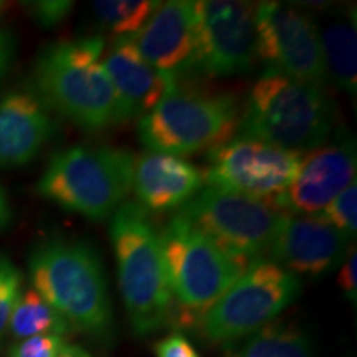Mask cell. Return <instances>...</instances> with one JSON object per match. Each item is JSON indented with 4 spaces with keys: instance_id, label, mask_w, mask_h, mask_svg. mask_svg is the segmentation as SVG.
I'll list each match as a JSON object with an SVG mask.
<instances>
[{
    "instance_id": "cell-1",
    "label": "cell",
    "mask_w": 357,
    "mask_h": 357,
    "mask_svg": "<svg viewBox=\"0 0 357 357\" xmlns=\"http://www.w3.org/2000/svg\"><path fill=\"white\" fill-rule=\"evenodd\" d=\"M105 40L83 37L48 45L35 61L26 86L53 113L84 131L124 123L121 106L101 55Z\"/></svg>"
},
{
    "instance_id": "cell-2",
    "label": "cell",
    "mask_w": 357,
    "mask_h": 357,
    "mask_svg": "<svg viewBox=\"0 0 357 357\" xmlns=\"http://www.w3.org/2000/svg\"><path fill=\"white\" fill-rule=\"evenodd\" d=\"M33 289L75 331L108 341L113 306L100 255L78 240L52 238L33 248L29 260Z\"/></svg>"
},
{
    "instance_id": "cell-3",
    "label": "cell",
    "mask_w": 357,
    "mask_h": 357,
    "mask_svg": "<svg viewBox=\"0 0 357 357\" xmlns=\"http://www.w3.org/2000/svg\"><path fill=\"white\" fill-rule=\"evenodd\" d=\"M336 118L324 86L265 71L240 109L236 136L306 153L328 141Z\"/></svg>"
},
{
    "instance_id": "cell-4",
    "label": "cell",
    "mask_w": 357,
    "mask_h": 357,
    "mask_svg": "<svg viewBox=\"0 0 357 357\" xmlns=\"http://www.w3.org/2000/svg\"><path fill=\"white\" fill-rule=\"evenodd\" d=\"M118 283L132 331L147 336L174 318L159 231L149 212L137 202H124L111 222Z\"/></svg>"
},
{
    "instance_id": "cell-5",
    "label": "cell",
    "mask_w": 357,
    "mask_h": 357,
    "mask_svg": "<svg viewBox=\"0 0 357 357\" xmlns=\"http://www.w3.org/2000/svg\"><path fill=\"white\" fill-rule=\"evenodd\" d=\"M134 154L113 146H71L52 155L38 178L45 200L88 220L114 215L132 190Z\"/></svg>"
},
{
    "instance_id": "cell-6",
    "label": "cell",
    "mask_w": 357,
    "mask_h": 357,
    "mask_svg": "<svg viewBox=\"0 0 357 357\" xmlns=\"http://www.w3.org/2000/svg\"><path fill=\"white\" fill-rule=\"evenodd\" d=\"M159 238L169 289L181 311L177 321L184 324H197L250 265L178 213L169 218Z\"/></svg>"
},
{
    "instance_id": "cell-7",
    "label": "cell",
    "mask_w": 357,
    "mask_h": 357,
    "mask_svg": "<svg viewBox=\"0 0 357 357\" xmlns=\"http://www.w3.org/2000/svg\"><path fill=\"white\" fill-rule=\"evenodd\" d=\"M238 98L176 88L153 111L139 118L137 136L151 153L184 158L211 151L235 137Z\"/></svg>"
},
{
    "instance_id": "cell-8",
    "label": "cell",
    "mask_w": 357,
    "mask_h": 357,
    "mask_svg": "<svg viewBox=\"0 0 357 357\" xmlns=\"http://www.w3.org/2000/svg\"><path fill=\"white\" fill-rule=\"evenodd\" d=\"M300 291L296 275L266 258H257L204 312L197 323L200 334L212 344H234L271 323Z\"/></svg>"
},
{
    "instance_id": "cell-9",
    "label": "cell",
    "mask_w": 357,
    "mask_h": 357,
    "mask_svg": "<svg viewBox=\"0 0 357 357\" xmlns=\"http://www.w3.org/2000/svg\"><path fill=\"white\" fill-rule=\"evenodd\" d=\"M177 213L220 247L250 261L266 258L283 217L271 204L211 185L200 189Z\"/></svg>"
},
{
    "instance_id": "cell-10",
    "label": "cell",
    "mask_w": 357,
    "mask_h": 357,
    "mask_svg": "<svg viewBox=\"0 0 357 357\" xmlns=\"http://www.w3.org/2000/svg\"><path fill=\"white\" fill-rule=\"evenodd\" d=\"M305 153L235 136L207 154L205 184L273 205L293 184Z\"/></svg>"
},
{
    "instance_id": "cell-11",
    "label": "cell",
    "mask_w": 357,
    "mask_h": 357,
    "mask_svg": "<svg viewBox=\"0 0 357 357\" xmlns=\"http://www.w3.org/2000/svg\"><path fill=\"white\" fill-rule=\"evenodd\" d=\"M257 60L268 73L324 86L326 71L318 24L300 7L281 2L255 3Z\"/></svg>"
},
{
    "instance_id": "cell-12",
    "label": "cell",
    "mask_w": 357,
    "mask_h": 357,
    "mask_svg": "<svg viewBox=\"0 0 357 357\" xmlns=\"http://www.w3.org/2000/svg\"><path fill=\"white\" fill-rule=\"evenodd\" d=\"M257 63L255 3L235 0L195 2L192 71L208 78L235 77Z\"/></svg>"
},
{
    "instance_id": "cell-13",
    "label": "cell",
    "mask_w": 357,
    "mask_h": 357,
    "mask_svg": "<svg viewBox=\"0 0 357 357\" xmlns=\"http://www.w3.org/2000/svg\"><path fill=\"white\" fill-rule=\"evenodd\" d=\"M357 154L352 136L339 137L305 154L300 172L273 207L287 215H312L356 182Z\"/></svg>"
},
{
    "instance_id": "cell-14",
    "label": "cell",
    "mask_w": 357,
    "mask_h": 357,
    "mask_svg": "<svg viewBox=\"0 0 357 357\" xmlns=\"http://www.w3.org/2000/svg\"><path fill=\"white\" fill-rule=\"evenodd\" d=\"M349 236L312 215L283 213L266 260L289 271L319 276L334 270L344 258Z\"/></svg>"
},
{
    "instance_id": "cell-15",
    "label": "cell",
    "mask_w": 357,
    "mask_h": 357,
    "mask_svg": "<svg viewBox=\"0 0 357 357\" xmlns=\"http://www.w3.org/2000/svg\"><path fill=\"white\" fill-rule=\"evenodd\" d=\"M102 65L118 96L124 121L142 118L177 88V78L151 65L137 50L131 35L113 40Z\"/></svg>"
},
{
    "instance_id": "cell-16",
    "label": "cell",
    "mask_w": 357,
    "mask_h": 357,
    "mask_svg": "<svg viewBox=\"0 0 357 357\" xmlns=\"http://www.w3.org/2000/svg\"><path fill=\"white\" fill-rule=\"evenodd\" d=\"M134 45L142 56L164 73L192 71L195 52V2L169 0L159 3L136 35Z\"/></svg>"
},
{
    "instance_id": "cell-17",
    "label": "cell",
    "mask_w": 357,
    "mask_h": 357,
    "mask_svg": "<svg viewBox=\"0 0 357 357\" xmlns=\"http://www.w3.org/2000/svg\"><path fill=\"white\" fill-rule=\"evenodd\" d=\"M52 111L25 89L0 98V169L24 167L38 158L55 134Z\"/></svg>"
},
{
    "instance_id": "cell-18",
    "label": "cell",
    "mask_w": 357,
    "mask_h": 357,
    "mask_svg": "<svg viewBox=\"0 0 357 357\" xmlns=\"http://www.w3.org/2000/svg\"><path fill=\"white\" fill-rule=\"evenodd\" d=\"M204 184L202 169L184 158L151 151L134 158L132 190L146 212L181 208Z\"/></svg>"
},
{
    "instance_id": "cell-19",
    "label": "cell",
    "mask_w": 357,
    "mask_h": 357,
    "mask_svg": "<svg viewBox=\"0 0 357 357\" xmlns=\"http://www.w3.org/2000/svg\"><path fill=\"white\" fill-rule=\"evenodd\" d=\"M328 78L344 89L347 95L356 96L357 84V35L354 10L349 15L333 17L319 30Z\"/></svg>"
},
{
    "instance_id": "cell-20",
    "label": "cell",
    "mask_w": 357,
    "mask_h": 357,
    "mask_svg": "<svg viewBox=\"0 0 357 357\" xmlns=\"http://www.w3.org/2000/svg\"><path fill=\"white\" fill-rule=\"evenodd\" d=\"M229 357H314V351L300 326L271 321L234 342Z\"/></svg>"
},
{
    "instance_id": "cell-21",
    "label": "cell",
    "mask_w": 357,
    "mask_h": 357,
    "mask_svg": "<svg viewBox=\"0 0 357 357\" xmlns=\"http://www.w3.org/2000/svg\"><path fill=\"white\" fill-rule=\"evenodd\" d=\"M71 331L70 324L33 288L20 294L8 324V334L15 341L35 336L63 337Z\"/></svg>"
},
{
    "instance_id": "cell-22",
    "label": "cell",
    "mask_w": 357,
    "mask_h": 357,
    "mask_svg": "<svg viewBox=\"0 0 357 357\" xmlns=\"http://www.w3.org/2000/svg\"><path fill=\"white\" fill-rule=\"evenodd\" d=\"M159 3L151 0H101L93 2L91 10L98 24L124 37L139 32Z\"/></svg>"
},
{
    "instance_id": "cell-23",
    "label": "cell",
    "mask_w": 357,
    "mask_h": 357,
    "mask_svg": "<svg viewBox=\"0 0 357 357\" xmlns=\"http://www.w3.org/2000/svg\"><path fill=\"white\" fill-rule=\"evenodd\" d=\"M357 184H352L341 192L331 204H328L323 211L312 213L318 220L328 223L347 236H354L357 230Z\"/></svg>"
},
{
    "instance_id": "cell-24",
    "label": "cell",
    "mask_w": 357,
    "mask_h": 357,
    "mask_svg": "<svg viewBox=\"0 0 357 357\" xmlns=\"http://www.w3.org/2000/svg\"><path fill=\"white\" fill-rule=\"evenodd\" d=\"M22 294V275L15 266L0 280V347L8 333L13 307Z\"/></svg>"
},
{
    "instance_id": "cell-25",
    "label": "cell",
    "mask_w": 357,
    "mask_h": 357,
    "mask_svg": "<svg viewBox=\"0 0 357 357\" xmlns=\"http://www.w3.org/2000/svg\"><path fill=\"white\" fill-rule=\"evenodd\" d=\"M65 344V337L61 336H35L22 339L8 349V357H58Z\"/></svg>"
},
{
    "instance_id": "cell-26",
    "label": "cell",
    "mask_w": 357,
    "mask_h": 357,
    "mask_svg": "<svg viewBox=\"0 0 357 357\" xmlns=\"http://www.w3.org/2000/svg\"><path fill=\"white\" fill-rule=\"evenodd\" d=\"M71 10H73V2L68 0H43V2L30 3L33 20L43 29H52L61 24Z\"/></svg>"
},
{
    "instance_id": "cell-27",
    "label": "cell",
    "mask_w": 357,
    "mask_h": 357,
    "mask_svg": "<svg viewBox=\"0 0 357 357\" xmlns=\"http://www.w3.org/2000/svg\"><path fill=\"white\" fill-rule=\"evenodd\" d=\"M155 357H200L184 334L172 333L154 344Z\"/></svg>"
},
{
    "instance_id": "cell-28",
    "label": "cell",
    "mask_w": 357,
    "mask_h": 357,
    "mask_svg": "<svg viewBox=\"0 0 357 357\" xmlns=\"http://www.w3.org/2000/svg\"><path fill=\"white\" fill-rule=\"evenodd\" d=\"M342 265L339 268L337 275V283L341 287L342 291L346 293V296L349 298L352 303H356L357 296V278H356V263H357V255H356V243H351L347 247V252L344 258H342Z\"/></svg>"
},
{
    "instance_id": "cell-29",
    "label": "cell",
    "mask_w": 357,
    "mask_h": 357,
    "mask_svg": "<svg viewBox=\"0 0 357 357\" xmlns=\"http://www.w3.org/2000/svg\"><path fill=\"white\" fill-rule=\"evenodd\" d=\"M15 37L6 29H0V83L10 70L15 56Z\"/></svg>"
},
{
    "instance_id": "cell-30",
    "label": "cell",
    "mask_w": 357,
    "mask_h": 357,
    "mask_svg": "<svg viewBox=\"0 0 357 357\" xmlns=\"http://www.w3.org/2000/svg\"><path fill=\"white\" fill-rule=\"evenodd\" d=\"M12 222V207L8 202L7 192L3 190V187L0 185V231L7 229L8 223Z\"/></svg>"
},
{
    "instance_id": "cell-31",
    "label": "cell",
    "mask_w": 357,
    "mask_h": 357,
    "mask_svg": "<svg viewBox=\"0 0 357 357\" xmlns=\"http://www.w3.org/2000/svg\"><path fill=\"white\" fill-rule=\"evenodd\" d=\"M58 357H93V356L89 354V352L84 351L83 347L75 346V344H65L63 347H61Z\"/></svg>"
},
{
    "instance_id": "cell-32",
    "label": "cell",
    "mask_w": 357,
    "mask_h": 357,
    "mask_svg": "<svg viewBox=\"0 0 357 357\" xmlns=\"http://www.w3.org/2000/svg\"><path fill=\"white\" fill-rule=\"evenodd\" d=\"M12 268H13V265L10 263V260H8L6 255H2V253H0V280H2L3 276H6L8 271L12 270Z\"/></svg>"
},
{
    "instance_id": "cell-33",
    "label": "cell",
    "mask_w": 357,
    "mask_h": 357,
    "mask_svg": "<svg viewBox=\"0 0 357 357\" xmlns=\"http://www.w3.org/2000/svg\"><path fill=\"white\" fill-rule=\"evenodd\" d=\"M6 10V3L3 2H0V15H2V12Z\"/></svg>"
}]
</instances>
